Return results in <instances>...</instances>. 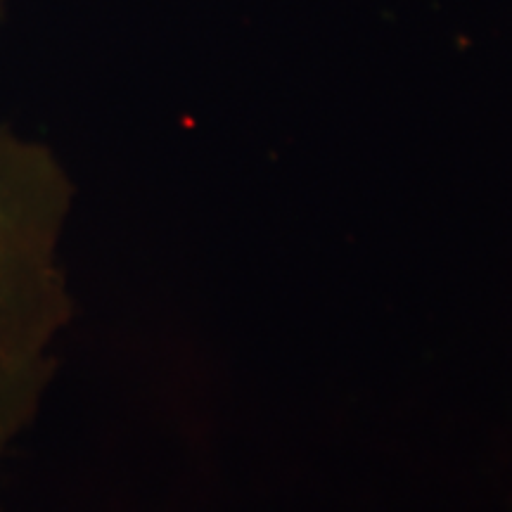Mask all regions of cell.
Here are the masks:
<instances>
[{
    "instance_id": "cell-1",
    "label": "cell",
    "mask_w": 512,
    "mask_h": 512,
    "mask_svg": "<svg viewBox=\"0 0 512 512\" xmlns=\"http://www.w3.org/2000/svg\"><path fill=\"white\" fill-rule=\"evenodd\" d=\"M19 157L0 147V221L5 216V197L15 190V183L24 176V169L17 164Z\"/></svg>"
}]
</instances>
